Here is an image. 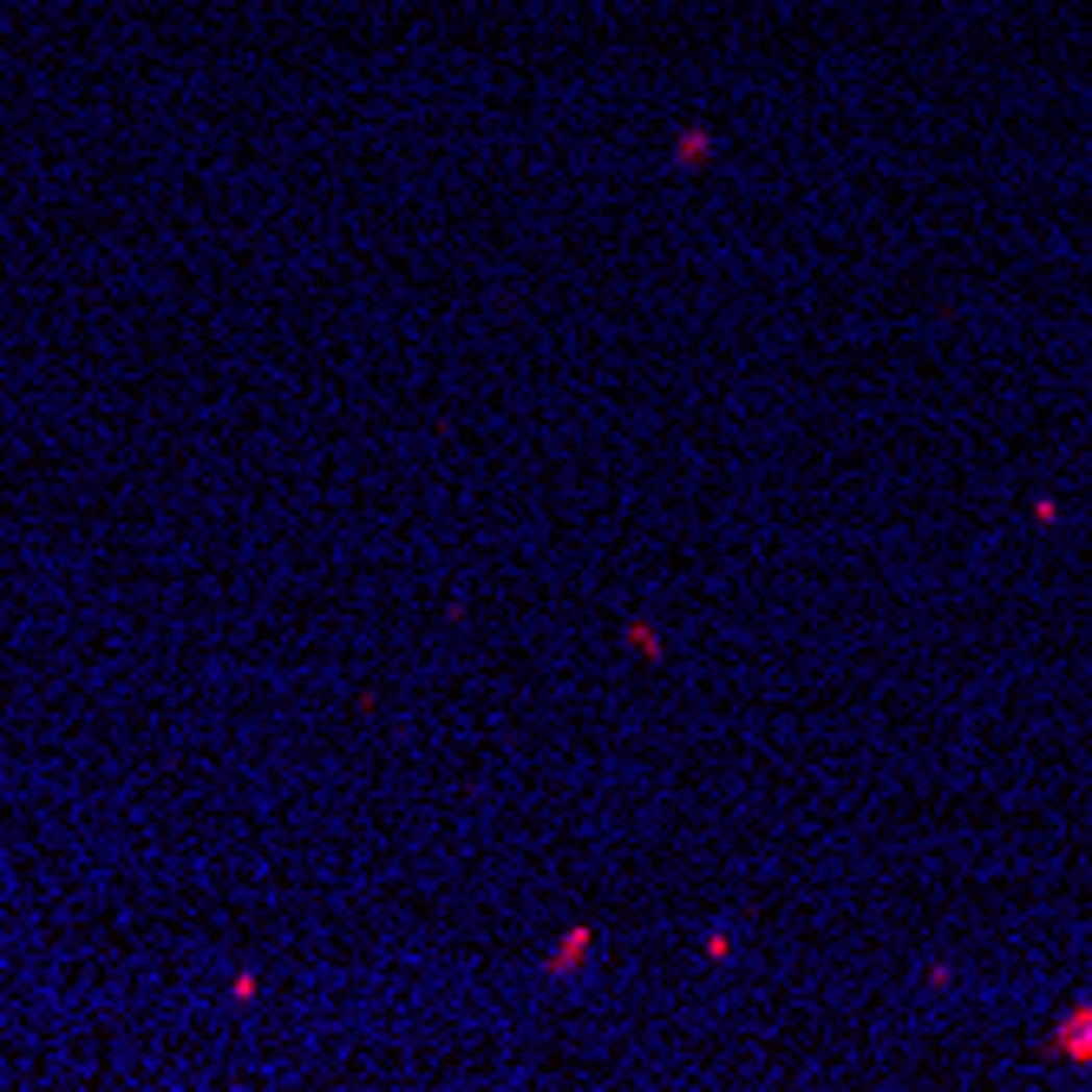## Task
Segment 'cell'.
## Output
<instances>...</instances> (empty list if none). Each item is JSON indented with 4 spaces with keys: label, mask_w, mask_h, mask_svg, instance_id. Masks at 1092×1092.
I'll use <instances>...</instances> for the list:
<instances>
[{
    "label": "cell",
    "mask_w": 1092,
    "mask_h": 1092,
    "mask_svg": "<svg viewBox=\"0 0 1092 1092\" xmlns=\"http://www.w3.org/2000/svg\"><path fill=\"white\" fill-rule=\"evenodd\" d=\"M1047 1060H1073L1092 1066V1001H1073L1053 1027H1047Z\"/></svg>",
    "instance_id": "cell-1"
},
{
    "label": "cell",
    "mask_w": 1092,
    "mask_h": 1092,
    "mask_svg": "<svg viewBox=\"0 0 1092 1092\" xmlns=\"http://www.w3.org/2000/svg\"><path fill=\"white\" fill-rule=\"evenodd\" d=\"M589 948H596V922H569V929L556 936V948L543 955V975H550V982H569V975L589 962Z\"/></svg>",
    "instance_id": "cell-2"
},
{
    "label": "cell",
    "mask_w": 1092,
    "mask_h": 1092,
    "mask_svg": "<svg viewBox=\"0 0 1092 1092\" xmlns=\"http://www.w3.org/2000/svg\"><path fill=\"white\" fill-rule=\"evenodd\" d=\"M622 641H628L641 661H668V648H661V635H654L648 622H622Z\"/></svg>",
    "instance_id": "cell-3"
},
{
    "label": "cell",
    "mask_w": 1092,
    "mask_h": 1092,
    "mask_svg": "<svg viewBox=\"0 0 1092 1092\" xmlns=\"http://www.w3.org/2000/svg\"><path fill=\"white\" fill-rule=\"evenodd\" d=\"M706 157V131H687L680 138V164H700Z\"/></svg>",
    "instance_id": "cell-4"
},
{
    "label": "cell",
    "mask_w": 1092,
    "mask_h": 1092,
    "mask_svg": "<svg viewBox=\"0 0 1092 1092\" xmlns=\"http://www.w3.org/2000/svg\"><path fill=\"white\" fill-rule=\"evenodd\" d=\"M726 955H733V936L714 929V936H706V962H726Z\"/></svg>",
    "instance_id": "cell-5"
}]
</instances>
